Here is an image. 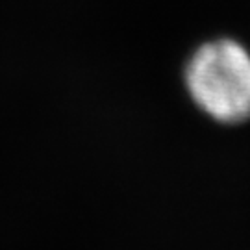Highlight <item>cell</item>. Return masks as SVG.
I'll return each instance as SVG.
<instances>
[{"instance_id": "cell-1", "label": "cell", "mask_w": 250, "mask_h": 250, "mask_svg": "<svg viewBox=\"0 0 250 250\" xmlns=\"http://www.w3.org/2000/svg\"><path fill=\"white\" fill-rule=\"evenodd\" d=\"M186 87L206 115L235 125L250 117V52L233 39H215L186 65Z\"/></svg>"}]
</instances>
